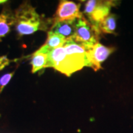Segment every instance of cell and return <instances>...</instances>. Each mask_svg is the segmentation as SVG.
<instances>
[{"mask_svg":"<svg viewBox=\"0 0 133 133\" xmlns=\"http://www.w3.org/2000/svg\"><path fill=\"white\" fill-rule=\"evenodd\" d=\"M87 52L83 46L73 40H69L63 47L49 48L48 67H52L66 76H70L84 66H90Z\"/></svg>","mask_w":133,"mask_h":133,"instance_id":"1","label":"cell"},{"mask_svg":"<svg viewBox=\"0 0 133 133\" xmlns=\"http://www.w3.org/2000/svg\"><path fill=\"white\" fill-rule=\"evenodd\" d=\"M15 28L19 36L33 34L38 30L47 31L52 20L38 14L28 2H24L15 10Z\"/></svg>","mask_w":133,"mask_h":133,"instance_id":"2","label":"cell"},{"mask_svg":"<svg viewBox=\"0 0 133 133\" xmlns=\"http://www.w3.org/2000/svg\"><path fill=\"white\" fill-rule=\"evenodd\" d=\"M100 33L99 30L83 16L81 19H77L76 31L72 40L83 46L87 50H89L98 43Z\"/></svg>","mask_w":133,"mask_h":133,"instance_id":"3","label":"cell"},{"mask_svg":"<svg viewBox=\"0 0 133 133\" xmlns=\"http://www.w3.org/2000/svg\"><path fill=\"white\" fill-rule=\"evenodd\" d=\"M113 5V1L90 0L86 3L84 14L87 16L88 21L92 25L99 30V24L109 16L110 9Z\"/></svg>","mask_w":133,"mask_h":133,"instance_id":"4","label":"cell"},{"mask_svg":"<svg viewBox=\"0 0 133 133\" xmlns=\"http://www.w3.org/2000/svg\"><path fill=\"white\" fill-rule=\"evenodd\" d=\"M80 4H77L71 1H61L54 18L52 24L63 21H70L82 18L84 16L80 10Z\"/></svg>","mask_w":133,"mask_h":133,"instance_id":"5","label":"cell"},{"mask_svg":"<svg viewBox=\"0 0 133 133\" xmlns=\"http://www.w3.org/2000/svg\"><path fill=\"white\" fill-rule=\"evenodd\" d=\"M114 48L106 47L99 42L97 43L93 48L87 52L90 67L92 68L95 71L101 69L102 63L109 57L112 52H114Z\"/></svg>","mask_w":133,"mask_h":133,"instance_id":"6","label":"cell"},{"mask_svg":"<svg viewBox=\"0 0 133 133\" xmlns=\"http://www.w3.org/2000/svg\"><path fill=\"white\" fill-rule=\"evenodd\" d=\"M15 11L10 9L8 5L5 6L0 14V42L9 33L12 26H15Z\"/></svg>","mask_w":133,"mask_h":133,"instance_id":"7","label":"cell"},{"mask_svg":"<svg viewBox=\"0 0 133 133\" xmlns=\"http://www.w3.org/2000/svg\"><path fill=\"white\" fill-rule=\"evenodd\" d=\"M76 22L77 19L58 22L52 24L50 31H52L53 33L62 36L66 38L67 41L72 40L76 31Z\"/></svg>","mask_w":133,"mask_h":133,"instance_id":"8","label":"cell"},{"mask_svg":"<svg viewBox=\"0 0 133 133\" xmlns=\"http://www.w3.org/2000/svg\"><path fill=\"white\" fill-rule=\"evenodd\" d=\"M48 50L49 48L44 44L32 55L30 61L32 65V73H35L48 67Z\"/></svg>","mask_w":133,"mask_h":133,"instance_id":"9","label":"cell"},{"mask_svg":"<svg viewBox=\"0 0 133 133\" xmlns=\"http://www.w3.org/2000/svg\"><path fill=\"white\" fill-rule=\"evenodd\" d=\"M67 40L64 37L52 31H48V39L44 45H46L50 49H55L64 46Z\"/></svg>","mask_w":133,"mask_h":133,"instance_id":"10","label":"cell"},{"mask_svg":"<svg viewBox=\"0 0 133 133\" xmlns=\"http://www.w3.org/2000/svg\"><path fill=\"white\" fill-rule=\"evenodd\" d=\"M100 32L104 33H114L116 29V16L109 14L99 24Z\"/></svg>","mask_w":133,"mask_h":133,"instance_id":"11","label":"cell"},{"mask_svg":"<svg viewBox=\"0 0 133 133\" xmlns=\"http://www.w3.org/2000/svg\"><path fill=\"white\" fill-rule=\"evenodd\" d=\"M14 75V72H12L7 73L0 78V93L2 92L5 86L9 83V81H10V79L12 78Z\"/></svg>","mask_w":133,"mask_h":133,"instance_id":"12","label":"cell"},{"mask_svg":"<svg viewBox=\"0 0 133 133\" xmlns=\"http://www.w3.org/2000/svg\"><path fill=\"white\" fill-rule=\"evenodd\" d=\"M11 62L12 61L10 60L9 58L7 57L6 56H0V71L2 70L5 66H8Z\"/></svg>","mask_w":133,"mask_h":133,"instance_id":"13","label":"cell"},{"mask_svg":"<svg viewBox=\"0 0 133 133\" xmlns=\"http://www.w3.org/2000/svg\"><path fill=\"white\" fill-rule=\"evenodd\" d=\"M6 1L5 0H0V4H2V3H5Z\"/></svg>","mask_w":133,"mask_h":133,"instance_id":"14","label":"cell"}]
</instances>
